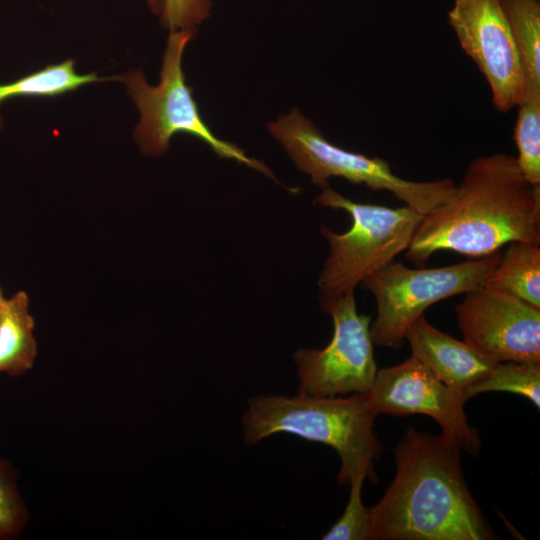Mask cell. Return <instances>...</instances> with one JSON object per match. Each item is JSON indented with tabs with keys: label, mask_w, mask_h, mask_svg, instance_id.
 I'll return each instance as SVG.
<instances>
[{
	"label": "cell",
	"mask_w": 540,
	"mask_h": 540,
	"mask_svg": "<svg viewBox=\"0 0 540 540\" xmlns=\"http://www.w3.org/2000/svg\"><path fill=\"white\" fill-rule=\"evenodd\" d=\"M447 16L461 48L484 75L494 108L505 113L516 107L526 80L501 0H454Z\"/></svg>",
	"instance_id": "9"
},
{
	"label": "cell",
	"mask_w": 540,
	"mask_h": 540,
	"mask_svg": "<svg viewBox=\"0 0 540 540\" xmlns=\"http://www.w3.org/2000/svg\"><path fill=\"white\" fill-rule=\"evenodd\" d=\"M510 392L528 398L540 406V363L499 362L480 381L470 386L463 394L467 401L485 392Z\"/></svg>",
	"instance_id": "18"
},
{
	"label": "cell",
	"mask_w": 540,
	"mask_h": 540,
	"mask_svg": "<svg viewBox=\"0 0 540 540\" xmlns=\"http://www.w3.org/2000/svg\"><path fill=\"white\" fill-rule=\"evenodd\" d=\"M483 287L513 295L540 308V245L508 243Z\"/></svg>",
	"instance_id": "14"
},
{
	"label": "cell",
	"mask_w": 540,
	"mask_h": 540,
	"mask_svg": "<svg viewBox=\"0 0 540 540\" xmlns=\"http://www.w3.org/2000/svg\"><path fill=\"white\" fill-rule=\"evenodd\" d=\"M26 521L27 512L11 468L0 460V540L19 536Z\"/></svg>",
	"instance_id": "20"
},
{
	"label": "cell",
	"mask_w": 540,
	"mask_h": 540,
	"mask_svg": "<svg viewBox=\"0 0 540 540\" xmlns=\"http://www.w3.org/2000/svg\"><path fill=\"white\" fill-rule=\"evenodd\" d=\"M517 107L514 141L517 164L524 178L540 185V92H525Z\"/></svg>",
	"instance_id": "17"
},
{
	"label": "cell",
	"mask_w": 540,
	"mask_h": 540,
	"mask_svg": "<svg viewBox=\"0 0 540 540\" xmlns=\"http://www.w3.org/2000/svg\"><path fill=\"white\" fill-rule=\"evenodd\" d=\"M456 306L463 341L494 362L540 363V308L483 286Z\"/></svg>",
	"instance_id": "11"
},
{
	"label": "cell",
	"mask_w": 540,
	"mask_h": 540,
	"mask_svg": "<svg viewBox=\"0 0 540 540\" xmlns=\"http://www.w3.org/2000/svg\"><path fill=\"white\" fill-rule=\"evenodd\" d=\"M196 35L197 29L170 33L158 85H149L141 70L117 76L140 112L134 133L136 142L144 154L160 156L169 150L172 136L186 133L199 138L218 157L235 160L276 180L263 162L247 156L235 144L216 137L202 119L182 69L184 49Z\"/></svg>",
	"instance_id": "5"
},
{
	"label": "cell",
	"mask_w": 540,
	"mask_h": 540,
	"mask_svg": "<svg viewBox=\"0 0 540 540\" xmlns=\"http://www.w3.org/2000/svg\"><path fill=\"white\" fill-rule=\"evenodd\" d=\"M460 452L443 434L406 429L394 449V479L369 508L371 540L495 539L466 484Z\"/></svg>",
	"instance_id": "2"
},
{
	"label": "cell",
	"mask_w": 540,
	"mask_h": 540,
	"mask_svg": "<svg viewBox=\"0 0 540 540\" xmlns=\"http://www.w3.org/2000/svg\"><path fill=\"white\" fill-rule=\"evenodd\" d=\"M4 301H5V298H4L3 295H2V289H1V287H0V309H1V307H2V305H3V303H4Z\"/></svg>",
	"instance_id": "23"
},
{
	"label": "cell",
	"mask_w": 540,
	"mask_h": 540,
	"mask_svg": "<svg viewBox=\"0 0 540 540\" xmlns=\"http://www.w3.org/2000/svg\"><path fill=\"white\" fill-rule=\"evenodd\" d=\"M411 352L437 378L463 396L497 364L431 325L424 315L416 319L405 334ZM464 398V397H463Z\"/></svg>",
	"instance_id": "12"
},
{
	"label": "cell",
	"mask_w": 540,
	"mask_h": 540,
	"mask_svg": "<svg viewBox=\"0 0 540 540\" xmlns=\"http://www.w3.org/2000/svg\"><path fill=\"white\" fill-rule=\"evenodd\" d=\"M511 242L540 245V185L524 178L515 156L494 153L469 163L451 194L423 216L404 252L424 267L437 251L480 258Z\"/></svg>",
	"instance_id": "1"
},
{
	"label": "cell",
	"mask_w": 540,
	"mask_h": 540,
	"mask_svg": "<svg viewBox=\"0 0 540 540\" xmlns=\"http://www.w3.org/2000/svg\"><path fill=\"white\" fill-rule=\"evenodd\" d=\"M148 6L155 14H161L163 7V0H146Z\"/></svg>",
	"instance_id": "22"
},
{
	"label": "cell",
	"mask_w": 540,
	"mask_h": 540,
	"mask_svg": "<svg viewBox=\"0 0 540 540\" xmlns=\"http://www.w3.org/2000/svg\"><path fill=\"white\" fill-rule=\"evenodd\" d=\"M319 303L321 310L332 317L333 335L322 349L299 348L294 352L299 379L297 394L319 397L367 394L378 370L370 332L371 317L358 313L354 292Z\"/></svg>",
	"instance_id": "8"
},
{
	"label": "cell",
	"mask_w": 540,
	"mask_h": 540,
	"mask_svg": "<svg viewBox=\"0 0 540 540\" xmlns=\"http://www.w3.org/2000/svg\"><path fill=\"white\" fill-rule=\"evenodd\" d=\"M297 168L321 189L331 177H341L373 191H387L405 206L425 216L441 204L456 183L449 178L412 181L397 176L388 161L348 151L332 144L297 108L267 125Z\"/></svg>",
	"instance_id": "6"
},
{
	"label": "cell",
	"mask_w": 540,
	"mask_h": 540,
	"mask_svg": "<svg viewBox=\"0 0 540 540\" xmlns=\"http://www.w3.org/2000/svg\"><path fill=\"white\" fill-rule=\"evenodd\" d=\"M34 320L24 291L5 299L0 309V373L17 377L32 368L37 356Z\"/></svg>",
	"instance_id": "13"
},
{
	"label": "cell",
	"mask_w": 540,
	"mask_h": 540,
	"mask_svg": "<svg viewBox=\"0 0 540 540\" xmlns=\"http://www.w3.org/2000/svg\"><path fill=\"white\" fill-rule=\"evenodd\" d=\"M367 396L378 415L430 416L441 426L442 434L461 450L472 456L481 450L479 432L468 423L462 394L413 355L398 365L377 370Z\"/></svg>",
	"instance_id": "10"
},
{
	"label": "cell",
	"mask_w": 540,
	"mask_h": 540,
	"mask_svg": "<svg viewBox=\"0 0 540 540\" xmlns=\"http://www.w3.org/2000/svg\"><path fill=\"white\" fill-rule=\"evenodd\" d=\"M501 3L523 65L526 91L540 92V1Z\"/></svg>",
	"instance_id": "16"
},
{
	"label": "cell",
	"mask_w": 540,
	"mask_h": 540,
	"mask_svg": "<svg viewBox=\"0 0 540 540\" xmlns=\"http://www.w3.org/2000/svg\"><path fill=\"white\" fill-rule=\"evenodd\" d=\"M211 0H163L161 22L171 32L197 29L210 17Z\"/></svg>",
	"instance_id": "21"
},
{
	"label": "cell",
	"mask_w": 540,
	"mask_h": 540,
	"mask_svg": "<svg viewBox=\"0 0 540 540\" xmlns=\"http://www.w3.org/2000/svg\"><path fill=\"white\" fill-rule=\"evenodd\" d=\"M378 416L367 394L319 397L297 394L258 395L248 399L242 415L248 445L288 433L333 448L340 458L337 481L346 485L358 472L377 481L373 464L382 451L374 430Z\"/></svg>",
	"instance_id": "3"
},
{
	"label": "cell",
	"mask_w": 540,
	"mask_h": 540,
	"mask_svg": "<svg viewBox=\"0 0 540 540\" xmlns=\"http://www.w3.org/2000/svg\"><path fill=\"white\" fill-rule=\"evenodd\" d=\"M500 255L495 252L435 268H409L393 260L367 277L362 285L376 304V318L370 325L373 343L400 348L409 327L428 307L483 286Z\"/></svg>",
	"instance_id": "7"
},
{
	"label": "cell",
	"mask_w": 540,
	"mask_h": 540,
	"mask_svg": "<svg viewBox=\"0 0 540 540\" xmlns=\"http://www.w3.org/2000/svg\"><path fill=\"white\" fill-rule=\"evenodd\" d=\"M111 80H116V77L102 78L95 72L79 74L75 70V61L67 59L14 81L0 83V107L3 102L15 97H56L93 82ZM2 126L3 118L0 114V129Z\"/></svg>",
	"instance_id": "15"
},
{
	"label": "cell",
	"mask_w": 540,
	"mask_h": 540,
	"mask_svg": "<svg viewBox=\"0 0 540 540\" xmlns=\"http://www.w3.org/2000/svg\"><path fill=\"white\" fill-rule=\"evenodd\" d=\"M368 475L358 472L350 480V495L341 517L323 535L324 540H371L370 511L362 502V486Z\"/></svg>",
	"instance_id": "19"
},
{
	"label": "cell",
	"mask_w": 540,
	"mask_h": 540,
	"mask_svg": "<svg viewBox=\"0 0 540 540\" xmlns=\"http://www.w3.org/2000/svg\"><path fill=\"white\" fill-rule=\"evenodd\" d=\"M315 203L344 210L352 220L344 233L320 225L329 253L318 277L319 301L354 292L367 277L392 262L407 249L423 218L405 205L390 208L352 201L331 186L322 189Z\"/></svg>",
	"instance_id": "4"
}]
</instances>
